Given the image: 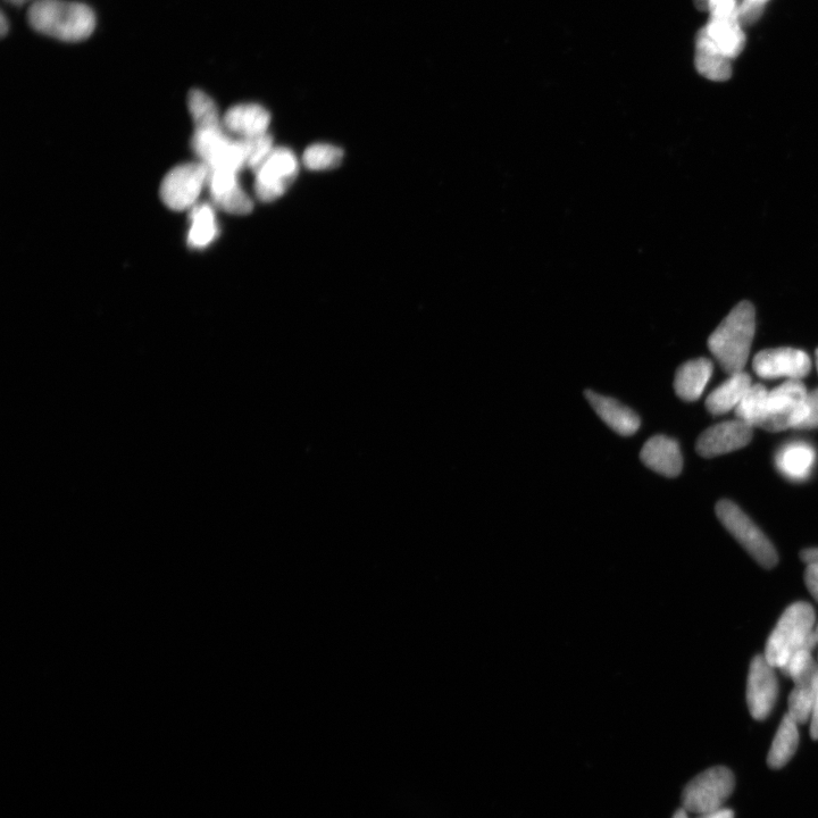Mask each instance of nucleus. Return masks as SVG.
Instances as JSON below:
<instances>
[{
  "mask_svg": "<svg viewBox=\"0 0 818 818\" xmlns=\"http://www.w3.org/2000/svg\"><path fill=\"white\" fill-rule=\"evenodd\" d=\"M27 18L33 30L65 43H80L96 29V15L89 6L66 0H36Z\"/></svg>",
  "mask_w": 818,
  "mask_h": 818,
  "instance_id": "nucleus-1",
  "label": "nucleus"
},
{
  "mask_svg": "<svg viewBox=\"0 0 818 818\" xmlns=\"http://www.w3.org/2000/svg\"><path fill=\"white\" fill-rule=\"evenodd\" d=\"M755 332V307L744 300L709 337L708 348L725 373L732 375L744 371Z\"/></svg>",
  "mask_w": 818,
  "mask_h": 818,
  "instance_id": "nucleus-2",
  "label": "nucleus"
},
{
  "mask_svg": "<svg viewBox=\"0 0 818 818\" xmlns=\"http://www.w3.org/2000/svg\"><path fill=\"white\" fill-rule=\"evenodd\" d=\"M816 616L812 605L799 602L789 606L766 642L765 658L775 669H782L799 651H813Z\"/></svg>",
  "mask_w": 818,
  "mask_h": 818,
  "instance_id": "nucleus-3",
  "label": "nucleus"
},
{
  "mask_svg": "<svg viewBox=\"0 0 818 818\" xmlns=\"http://www.w3.org/2000/svg\"><path fill=\"white\" fill-rule=\"evenodd\" d=\"M808 394L800 380H788L769 391L759 429L781 432L798 429L808 415Z\"/></svg>",
  "mask_w": 818,
  "mask_h": 818,
  "instance_id": "nucleus-4",
  "label": "nucleus"
},
{
  "mask_svg": "<svg viewBox=\"0 0 818 818\" xmlns=\"http://www.w3.org/2000/svg\"><path fill=\"white\" fill-rule=\"evenodd\" d=\"M716 515L734 539L753 556L755 561L771 570L779 563V555L765 534L750 517L731 500L723 499L716 505Z\"/></svg>",
  "mask_w": 818,
  "mask_h": 818,
  "instance_id": "nucleus-5",
  "label": "nucleus"
},
{
  "mask_svg": "<svg viewBox=\"0 0 818 818\" xmlns=\"http://www.w3.org/2000/svg\"><path fill=\"white\" fill-rule=\"evenodd\" d=\"M784 676L795 683L789 695V715L799 724L811 720L813 707L818 696V663L812 651H799L789 658L780 669Z\"/></svg>",
  "mask_w": 818,
  "mask_h": 818,
  "instance_id": "nucleus-6",
  "label": "nucleus"
},
{
  "mask_svg": "<svg viewBox=\"0 0 818 818\" xmlns=\"http://www.w3.org/2000/svg\"><path fill=\"white\" fill-rule=\"evenodd\" d=\"M734 790V775L726 767H713L688 783L682 794L683 808L698 815L723 808Z\"/></svg>",
  "mask_w": 818,
  "mask_h": 818,
  "instance_id": "nucleus-7",
  "label": "nucleus"
},
{
  "mask_svg": "<svg viewBox=\"0 0 818 818\" xmlns=\"http://www.w3.org/2000/svg\"><path fill=\"white\" fill-rule=\"evenodd\" d=\"M210 169L207 165L187 163L177 166L164 178L160 189L163 203L173 211L191 210L207 186Z\"/></svg>",
  "mask_w": 818,
  "mask_h": 818,
  "instance_id": "nucleus-8",
  "label": "nucleus"
},
{
  "mask_svg": "<svg viewBox=\"0 0 818 818\" xmlns=\"http://www.w3.org/2000/svg\"><path fill=\"white\" fill-rule=\"evenodd\" d=\"M299 172L298 158L286 147L274 148L256 173L255 193L262 202H274L286 193Z\"/></svg>",
  "mask_w": 818,
  "mask_h": 818,
  "instance_id": "nucleus-9",
  "label": "nucleus"
},
{
  "mask_svg": "<svg viewBox=\"0 0 818 818\" xmlns=\"http://www.w3.org/2000/svg\"><path fill=\"white\" fill-rule=\"evenodd\" d=\"M764 655L751 661L747 682V704L751 716L757 721L769 717L779 694L778 678Z\"/></svg>",
  "mask_w": 818,
  "mask_h": 818,
  "instance_id": "nucleus-10",
  "label": "nucleus"
},
{
  "mask_svg": "<svg viewBox=\"0 0 818 818\" xmlns=\"http://www.w3.org/2000/svg\"><path fill=\"white\" fill-rule=\"evenodd\" d=\"M753 367L758 377L762 379L801 380L811 372L812 361L803 350L775 348L759 352Z\"/></svg>",
  "mask_w": 818,
  "mask_h": 818,
  "instance_id": "nucleus-11",
  "label": "nucleus"
},
{
  "mask_svg": "<svg viewBox=\"0 0 818 818\" xmlns=\"http://www.w3.org/2000/svg\"><path fill=\"white\" fill-rule=\"evenodd\" d=\"M753 434L754 428L739 419L716 424L699 437L697 453L705 458H713L736 452L749 444Z\"/></svg>",
  "mask_w": 818,
  "mask_h": 818,
  "instance_id": "nucleus-12",
  "label": "nucleus"
},
{
  "mask_svg": "<svg viewBox=\"0 0 818 818\" xmlns=\"http://www.w3.org/2000/svg\"><path fill=\"white\" fill-rule=\"evenodd\" d=\"M640 458L650 470L666 478H676L682 471L683 458L678 441L665 436L650 438Z\"/></svg>",
  "mask_w": 818,
  "mask_h": 818,
  "instance_id": "nucleus-13",
  "label": "nucleus"
},
{
  "mask_svg": "<svg viewBox=\"0 0 818 818\" xmlns=\"http://www.w3.org/2000/svg\"><path fill=\"white\" fill-rule=\"evenodd\" d=\"M222 121L225 130L240 139H250L266 135L271 115L261 105L240 104L231 107Z\"/></svg>",
  "mask_w": 818,
  "mask_h": 818,
  "instance_id": "nucleus-14",
  "label": "nucleus"
},
{
  "mask_svg": "<svg viewBox=\"0 0 818 818\" xmlns=\"http://www.w3.org/2000/svg\"><path fill=\"white\" fill-rule=\"evenodd\" d=\"M586 397L597 415L609 428L623 437H631L640 428V417L631 408L617 402L616 399L596 394L587 390Z\"/></svg>",
  "mask_w": 818,
  "mask_h": 818,
  "instance_id": "nucleus-15",
  "label": "nucleus"
},
{
  "mask_svg": "<svg viewBox=\"0 0 818 818\" xmlns=\"http://www.w3.org/2000/svg\"><path fill=\"white\" fill-rule=\"evenodd\" d=\"M816 462L815 449L804 441L790 442L780 448L775 465L784 477L792 481H805L811 475Z\"/></svg>",
  "mask_w": 818,
  "mask_h": 818,
  "instance_id": "nucleus-16",
  "label": "nucleus"
},
{
  "mask_svg": "<svg viewBox=\"0 0 818 818\" xmlns=\"http://www.w3.org/2000/svg\"><path fill=\"white\" fill-rule=\"evenodd\" d=\"M732 60L714 44L705 28L701 29L696 43V68L703 77L712 81H726L732 75Z\"/></svg>",
  "mask_w": 818,
  "mask_h": 818,
  "instance_id": "nucleus-17",
  "label": "nucleus"
},
{
  "mask_svg": "<svg viewBox=\"0 0 818 818\" xmlns=\"http://www.w3.org/2000/svg\"><path fill=\"white\" fill-rule=\"evenodd\" d=\"M713 370V363L707 358H698L682 364L675 374L676 395L686 402H696L704 394Z\"/></svg>",
  "mask_w": 818,
  "mask_h": 818,
  "instance_id": "nucleus-18",
  "label": "nucleus"
},
{
  "mask_svg": "<svg viewBox=\"0 0 818 818\" xmlns=\"http://www.w3.org/2000/svg\"><path fill=\"white\" fill-rule=\"evenodd\" d=\"M708 36L714 41L722 52L734 60L744 50L746 46V36L742 31V25L738 14L721 16V18H711L705 28Z\"/></svg>",
  "mask_w": 818,
  "mask_h": 818,
  "instance_id": "nucleus-19",
  "label": "nucleus"
},
{
  "mask_svg": "<svg viewBox=\"0 0 818 818\" xmlns=\"http://www.w3.org/2000/svg\"><path fill=\"white\" fill-rule=\"evenodd\" d=\"M753 386L750 375L744 371L730 375L722 385L707 397V411L715 416L736 409L749 388Z\"/></svg>",
  "mask_w": 818,
  "mask_h": 818,
  "instance_id": "nucleus-20",
  "label": "nucleus"
},
{
  "mask_svg": "<svg viewBox=\"0 0 818 818\" xmlns=\"http://www.w3.org/2000/svg\"><path fill=\"white\" fill-rule=\"evenodd\" d=\"M219 236L214 208L207 203L195 205L190 211L188 246L203 249L210 246Z\"/></svg>",
  "mask_w": 818,
  "mask_h": 818,
  "instance_id": "nucleus-21",
  "label": "nucleus"
},
{
  "mask_svg": "<svg viewBox=\"0 0 818 818\" xmlns=\"http://www.w3.org/2000/svg\"><path fill=\"white\" fill-rule=\"evenodd\" d=\"M799 745L798 723L787 714L780 724L778 732L767 757V764L773 770L786 766L796 754Z\"/></svg>",
  "mask_w": 818,
  "mask_h": 818,
  "instance_id": "nucleus-22",
  "label": "nucleus"
},
{
  "mask_svg": "<svg viewBox=\"0 0 818 818\" xmlns=\"http://www.w3.org/2000/svg\"><path fill=\"white\" fill-rule=\"evenodd\" d=\"M188 107L193 116L196 129L223 127L219 108L214 100L202 90H191L188 96Z\"/></svg>",
  "mask_w": 818,
  "mask_h": 818,
  "instance_id": "nucleus-23",
  "label": "nucleus"
},
{
  "mask_svg": "<svg viewBox=\"0 0 818 818\" xmlns=\"http://www.w3.org/2000/svg\"><path fill=\"white\" fill-rule=\"evenodd\" d=\"M767 396H769V390L763 385L758 383V385L751 386L736 408L738 419L757 428L764 415Z\"/></svg>",
  "mask_w": 818,
  "mask_h": 818,
  "instance_id": "nucleus-24",
  "label": "nucleus"
},
{
  "mask_svg": "<svg viewBox=\"0 0 818 818\" xmlns=\"http://www.w3.org/2000/svg\"><path fill=\"white\" fill-rule=\"evenodd\" d=\"M344 156V150L337 146L316 144L305 150L303 163L311 171H328L337 169Z\"/></svg>",
  "mask_w": 818,
  "mask_h": 818,
  "instance_id": "nucleus-25",
  "label": "nucleus"
},
{
  "mask_svg": "<svg viewBox=\"0 0 818 818\" xmlns=\"http://www.w3.org/2000/svg\"><path fill=\"white\" fill-rule=\"evenodd\" d=\"M212 199L217 207L233 215H247L254 208L252 198L246 194V191L240 185Z\"/></svg>",
  "mask_w": 818,
  "mask_h": 818,
  "instance_id": "nucleus-26",
  "label": "nucleus"
},
{
  "mask_svg": "<svg viewBox=\"0 0 818 818\" xmlns=\"http://www.w3.org/2000/svg\"><path fill=\"white\" fill-rule=\"evenodd\" d=\"M244 140L247 148V168L256 172L273 152V139L269 133H266L260 137Z\"/></svg>",
  "mask_w": 818,
  "mask_h": 818,
  "instance_id": "nucleus-27",
  "label": "nucleus"
},
{
  "mask_svg": "<svg viewBox=\"0 0 818 818\" xmlns=\"http://www.w3.org/2000/svg\"><path fill=\"white\" fill-rule=\"evenodd\" d=\"M769 0H742L738 7L739 21L742 27L754 24L764 13V8Z\"/></svg>",
  "mask_w": 818,
  "mask_h": 818,
  "instance_id": "nucleus-28",
  "label": "nucleus"
},
{
  "mask_svg": "<svg viewBox=\"0 0 818 818\" xmlns=\"http://www.w3.org/2000/svg\"><path fill=\"white\" fill-rule=\"evenodd\" d=\"M738 0H709L708 11L711 18H721L738 14Z\"/></svg>",
  "mask_w": 818,
  "mask_h": 818,
  "instance_id": "nucleus-29",
  "label": "nucleus"
},
{
  "mask_svg": "<svg viewBox=\"0 0 818 818\" xmlns=\"http://www.w3.org/2000/svg\"><path fill=\"white\" fill-rule=\"evenodd\" d=\"M818 428V389L808 394V415L806 420L799 425L798 429Z\"/></svg>",
  "mask_w": 818,
  "mask_h": 818,
  "instance_id": "nucleus-30",
  "label": "nucleus"
},
{
  "mask_svg": "<svg viewBox=\"0 0 818 818\" xmlns=\"http://www.w3.org/2000/svg\"><path fill=\"white\" fill-rule=\"evenodd\" d=\"M804 578L808 591L818 603V563L807 564Z\"/></svg>",
  "mask_w": 818,
  "mask_h": 818,
  "instance_id": "nucleus-31",
  "label": "nucleus"
},
{
  "mask_svg": "<svg viewBox=\"0 0 818 818\" xmlns=\"http://www.w3.org/2000/svg\"><path fill=\"white\" fill-rule=\"evenodd\" d=\"M801 561L806 564L818 563V548H809L800 553Z\"/></svg>",
  "mask_w": 818,
  "mask_h": 818,
  "instance_id": "nucleus-32",
  "label": "nucleus"
},
{
  "mask_svg": "<svg viewBox=\"0 0 818 818\" xmlns=\"http://www.w3.org/2000/svg\"><path fill=\"white\" fill-rule=\"evenodd\" d=\"M811 734L814 740H818V696L811 715Z\"/></svg>",
  "mask_w": 818,
  "mask_h": 818,
  "instance_id": "nucleus-33",
  "label": "nucleus"
},
{
  "mask_svg": "<svg viewBox=\"0 0 818 818\" xmlns=\"http://www.w3.org/2000/svg\"><path fill=\"white\" fill-rule=\"evenodd\" d=\"M698 818H734V813L731 809L721 808L719 811L701 814Z\"/></svg>",
  "mask_w": 818,
  "mask_h": 818,
  "instance_id": "nucleus-34",
  "label": "nucleus"
},
{
  "mask_svg": "<svg viewBox=\"0 0 818 818\" xmlns=\"http://www.w3.org/2000/svg\"><path fill=\"white\" fill-rule=\"evenodd\" d=\"M8 31H10V23H8L6 14L2 12V15H0V35L4 38Z\"/></svg>",
  "mask_w": 818,
  "mask_h": 818,
  "instance_id": "nucleus-35",
  "label": "nucleus"
},
{
  "mask_svg": "<svg viewBox=\"0 0 818 818\" xmlns=\"http://www.w3.org/2000/svg\"><path fill=\"white\" fill-rule=\"evenodd\" d=\"M5 2L14 6H23L28 3H35L36 0H5Z\"/></svg>",
  "mask_w": 818,
  "mask_h": 818,
  "instance_id": "nucleus-36",
  "label": "nucleus"
},
{
  "mask_svg": "<svg viewBox=\"0 0 818 818\" xmlns=\"http://www.w3.org/2000/svg\"><path fill=\"white\" fill-rule=\"evenodd\" d=\"M696 6L700 11H708L709 0H695Z\"/></svg>",
  "mask_w": 818,
  "mask_h": 818,
  "instance_id": "nucleus-37",
  "label": "nucleus"
},
{
  "mask_svg": "<svg viewBox=\"0 0 818 818\" xmlns=\"http://www.w3.org/2000/svg\"><path fill=\"white\" fill-rule=\"evenodd\" d=\"M687 813H688V812L686 811V809L681 808V809H679V811H678V812H676V813L674 814L673 818H688V814H687Z\"/></svg>",
  "mask_w": 818,
  "mask_h": 818,
  "instance_id": "nucleus-38",
  "label": "nucleus"
},
{
  "mask_svg": "<svg viewBox=\"0 0 818 818\" xmlns=\"http://www.w3.org/2000/svg\"><path fill=\"white\" fill-rule=\"evenodd\" d=\"M815 638H816V644H817V647H818V624L815 626Z\"/></svg>",
  "mask_w": 818,
  "mask_h": 818,
  "instance_id": "nucleus-39",
  "label": "nucleus"
},
{
  "mask_svg": "<svg viewBox=\"0 0 818 818\" xmlns=\"http://www.w3.org/2000/svg\"><path fill=\"white\" fill-rule=\"evenodd\" d=\"M816 364H817V370H818V349L816 350Z\"/></svg>",
  "mask_w": 818,
  "mask_h": 818,
  "instance_id": "nucleus-40",
  "label": "nucleus"
}]
</instances>
